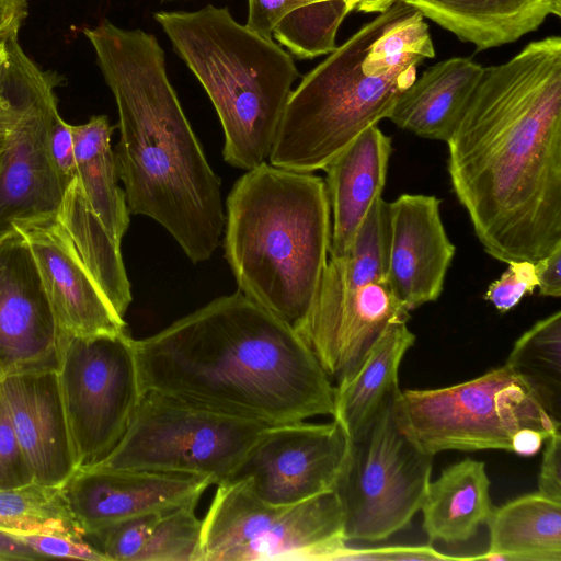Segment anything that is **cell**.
<instances>
[{
    "instance_id": "cell-4",
    "label": "cell",
    "mask_w": 561,
    "mask_h": 561,
    "mask_svg": "<svg viewBox=\"0 0 561 561\" xmlns=\"http://www.w3.org/2000/svg\"><path fill=\"white\" fill-rule=\"evenodd\" d=\"M435 56L424 16L402 0L380 12L305 75L288 99L268 156L314 172L363 130L388 118L416 68Z\"/></svg>"
},
{
    "instance_id": "cell-18",
    "label": "cell",
    "mask_w": 561,
    "mask_h": 561,
    "mask_svg": "<svg viewBox=\"0 0 561 561\" xmlns=\"http://www.w3.org/2000/svg\"><path fill=\"white\" fill-rule=\"evenodd\" d=\"M440 204L435 195L408 193L389 203L387 283L409 311L439 298L456 253Z\"/></svg>"
},
{
    "instance_id": "cell-38",
    "label": "cell",
    "mask_w": 561,
    "mask_h": 561,
    "mask_svg": "<svg viewBox=\"0 0 561 561\" xmlns=\"http://www.w3.org/2000/svg\"><path fill=\"white\" fill-rule=\"evenodd\" d=\"M472 560V557H455L438 552L430 545L425 546H390L354 549L346 547L340 560Z\"/></svg>"
},
{
    "instance_id": "cell-31",
    "label": "cell",
    "mask_w": 561,
    "mask_h": 561,
    "mask_svg": "<svg viewBox=\"0 0 561 561\" xmlns=\"http://www.w3.org/2000/svg\"><path fill=\"white\" fill-rule=\"evenodd\" d=\"M305 11L293 20H282L273 31V38L291 55L310 59L335 49L337 30L352 11L345 0H300Z\"/></svg>"
},
{
    "instance_id": "cell-21",
    "label": "cell",
    "mask_w": 561,
    "mask_h": 561,
    "mask_svg": "<svg viewBox=\"0 0 561 561\" xmlns=\"http://www.w3.org/2000/svg\"><path fill=\"white\" fill-rule=\"evenodd\" d=\"M414 341L407 322L392 321L336 378L332 417L348 443L364 435L400 391L399 367Z\"/></svg>"
},
{
    "instance_id": "cell-45",
    "label": "cell",
    "mask_w": 561,
    "mask_h": 561,
    "mask_svg": "<svg viewBox=\"0 0 561 561\" xmlns=\"http://www.w3.org/2000/svg\"><path fill=\"white\" fill-rule=\"evenodd\" d=\"M7 42L0 43V84L10 58Z\"/></svg>"
},
{
    "instance_id": "cell-28",
    "label": "cell",
    "mask_w": 561,
    "mask_h": 561,
    "mask_svg": "<svg viewBox=\"0 0 561 561\" xmlns=\"http://www.w3.org/2000/svg\"><path fill=\"white\" fill-rule=\"evenodd\" d=\"M56 218L114 310L124 318L131 293L121 244L110 237L89 207L78 176L66 187Z\"/></svg>"
},
{
    "instance_id": "cell-42",
    "label": "cell",
    "mask_w": 561,
    "mask_h": 561,
    "mask_svg": "<svg viewBox=\"0 0 561 561\" xmlns=\"http://www.w3.org/2000/svg\"><path fill=\"white\" fill-rule=\"evenodd\" d=\"M44 559L37 552L10 534L0 530V560Z\"/></svg>"
},
{
    "instance_id": "cell-29",
    "label": "cell",
    "mask_w": 561,
    "mask_h": 561,
    "mask_svg": "<svg viewBox=\"0 0 561 561\" xmlns=\"http://www.w3.org/2000/svg\"><path fill=\"white\" fill-rule=\"evenodd\" d=\"M505 365L561 424V311L536 322L516 340Z\"/></svg>"
},
{
    "instance_id": "cell-32",
    "label": "cell",
    "mask_w": 561,
    "mask_h": 561,
    "mask_svg": "<svg viewBox=\"0 0 561 561\" xmlns=\"http://www.w3.org/2000/svg\"><path fill=\"white\" fill-rule=\"evenodd\" d=\"M7 44L10 58L0 84V152L21 117L28 72L33 64L20 46L18 36L8 39Z\"/></svg>"
},
{
    "instance_id": "cell-39",
    "label": "cell",
    "mask_w": 561,
    "mask_h": 561,
    "mask_svg": "<svg viewBox=\"0 0 561 561\" xmlns=\"http://www.w3.org/2000/svg\"><path fill=\"white\" fill-rule=\"evenodd\" d=\"M538 476L539 493L561 502V433L554 432L546 440Z\"/></svg>"
},
{
    "instance_id": "cell-14",
    "label": "cell",
    "mask_w": 561,
    "mask_h": 561,
    "mask_svg": "<svg viewBox=\"0 0 561 561\" xmlns=\"http://www.w3.org/2000/svg\"><path fill=\"white\" fill-rule=\"evenodd\" d=\"M59 329L24 237L0 234V379L57 370Z\"/></svg>"
},
{
    "instance_id": "cell-37",
    "label": "cell",
    "mask_w": 561,
    "mask_h": 561,
    "mask_svg": "<svg viewBox=\"0 0 561 561\" xmlns=\"http://www.w3.org/2000/svg\"><path fill=\"white\" fill-rule=\"evenodd\" d=\"M306 7L300 0H248L245 26L263 37L273 38V31L282 20L297 18Z\"/></svg>"
},
{
    "instance_id": "cell-17",
    "label": "cell",
    "mask_w": 561,
    "mask_h": 561,
    "mask_svg": "<svg viewBox=\"0 0 561 561\" xmlns=\"http://www.w3.org/2000/svg\"><path fill=\"white\" fill-rule=\"evenodd\" d=\"M12 227L30 247L59 332L95 336L128 330L56 217L20 220Z\"/></svg>"
},
{
    "instance_id": "cell-44",
    "label": "cell",
    "mask_w": 561,
    "mask_h": 561,
    "mask_svg": "<svg viewBox=\"0 0 561 561\" xmlns=\"http://www.w3.org/2000/svg\"><path fill=\"white\" fill-rule=\"evenodd\" d=\"M399 0H358L355 9L365 13H380Z\"/></svg>"
},
{
    "instance_id": "cell-34",
    "label": "cell",
    "mask_w": 561,
    "mask_h": 561,
    "mask_svg": "<svg viewBox=\"0 0 561 561\" xmlns=\"http://www.w3.org/2000/svg\"><path fill=\"white\" fill-rule=\"evenodd\" d=\"M2 531L19 539L44 559L68 558L87 561H107L106 558L90 542L85 541L84 538L41 531Z\"/></svg>"
},
{
    "instance_id": "cell-26",
    "label": "cell",
    "mask_w": 561,
    "mask_h": 561,
    "mask_svg": "<svg viewBox=\"0 0 561 561\" xmlns=\"http://www.w3.org/2000/svg\"><path fill=\"white\" fill-rule=\"evenodd\" d=\"M489 549L473 560L561 561V502L530 493L494 507Z\"/></svg>"
},
{
    "instance_id": "cell-47",
    "label": "cell",
    "mask_w": 561,
    "mask_h": 561,
    "mask_svg": "<svg viewBox=\"0 0 561 561\" xmlns=\"http://www.w3.org/2000/svg\"><path fill=\"white\" fill-rule=\"evenodd\" d=\"M1 153V152H0Z\"/></svg>"
},
{
    "instance_id": "cell-22",
    "label": "cell",
    "mask_w": 561,
    "mask_h": 561,
    "mask_svg": "<svg viewBox=\"0 0 561 561\" xmlns=\"http://www.w3.org/2000/svg\"><path fill=\"white\" fill-rule=\"evenodd\" d=\"M459 39L484 50L513 43L561 15V0H402Z\"/></svg>"
},
{
    "instance_id": "cell-2",
    "label": "cell",
    "mask_w": 561,
    "mask_h": 561,
    "mask_svg": "<svg viewBox=\"0 0 561 561\" xmlns=\"http://www.w3.org/2000/svg\"><path fill=\"white\" fill-rule=\"evenodd\" d=\"M135 347L141 393L271 426L333 414L334 386L302 337L240 291Z\"/></svg>"
},
{
    "instance_id": "cell-30",
    "label": "cell",
    "mask_w": 561,
    "mask_h": 561,
    "mask_svg": "<svg viewBox=\"0 0 561 561\" xmlns=\"http://www.w3.org/2000/svg\"><path fill=\"white\" fill-rule=\"evenodd\" d=\"M0 529L41 531L84 538L64 497L61 486L31 482L0 489Z\"/></svg>"
},
{
    "instance_id": "cell-36",
    "label": "cell",
    "mask_w": 561,
    "mask_h": 561,
    "mask_svg": "<svg viewBox=\"0 0 561 561\" xmlns=\"http://www.w3.org/2000/svg\"><path fill=\"white\" fill-rule=\"evenodd\" d=\"M47 148L51 163L66 190L77 176L75 140L71 125L56 110L47 126Z\"/></svg>"
},
{
    "instance_id": "cell-46",
    "label": "cell",
    "mask_w": 561,
    "mask_h": 561,
    "mask_svg": "<svg viewBox=\"0 0 561 561\" xmlns=\"http://www.w3.org/2000/svg\"><path fill=\"white\" fill-rule=\"evenodd\" d=\"M345 1L348 2V4L352 7V9H355L356 3L358 2V0H345Z\"/></svg>"
},
{
    "instance_id": "cell-40",
    "label": "cell",
    "mask_w": 561,
    "mask_h": 561,
    "mask_svg": "<svg viewBox=\"0 0 561 561\" xmlns=\"http://www.w3.org/2000/svg\"><path fill=\"white\" fill-rule=\"evenodd\" d=\"M539 295L559 298L561 296V244L535 261Z\"/></svg>"
},
{
    "instance_id": "cell-10",
    "label": "cell",
    "mask_w": 561,
    "mask_h": 561,
    "mask_svg": "<svg viewBox=\"0 0 561 561\" xmlns=\"http://www.w3.org/2000/svg\"><path fill=\"white\" fill-rule=\"evenodd\" d=\"M396 397L364 435L348 443L334 485L347 541H379L405 528L420 511L431 481L434 456L402 428Z\"/></svg>"
},
{
    "instance_id": "cell-20",
    "label": "cell",
    "mask_w": 561,
    "mask_h": 561,
    "mask_svg": "<svg viewBox=\"0 0 561 561\" xmlns=\"http://www.w3.org/2000/svg\"><path fill=\"white\" fill-rule=\"evenodd\" d=\"M392 139L378 125L363 130L324 168L331 208L329 255L345 256L385 188Z\"/></svg>"
},
{
    "instance_id": "cell-24",
    "label": "cell",
    "mask_w": 561,
    "mask_h": 561,
    "mask_svg": "<svg viewBox=\"0 0 561 561\" xmlns=\"http://www.w3.org/2000/svg\"><path fill=\"white\" fill-rule=\"evenodd\" d=\"M196 505L129 518L88 537L107 561H202Z\"/></svg>"
},
{
    "instance_id": "cell-9",
    "label": "cell",
    "mask_w": 561,
    "mask_h": 561,
    "mask_svg": "<svg viewBox=\"0 0 561 561\" xmlns=\"http://www.w3.org/2000/svg\"><path fill=\"white\" fill-rule=\"evenodd\" d=\"M268 426L146 391L119 443L92 467L195 474L218 485Z\"/></svg>"
},
{
    "instance_id": "cell-5",
    "label": "cell",
    "mask_w": 561,
    "mask_h": 561,
    "mask_svg": "<svg viewBox=\"0 0 561 561\" xmlns=\"http://www.w3.org/2000/svg\"><path fill=\"white\" fill-rule=\"evenodd\" d=\"M226 205L225 254L239 291L297 331L329 257L325 182L265 161L234 183Z\"/></svg>"
},
{
    "instance_id": "cell-23",
    "label": "cell",
    "mask_w": 561,
    "mask_h": 561,
    "mask_svg": "<svg viewBox=\"0 0 561 561\" xmlns=\"http://www.w3.org/2000/svg\"><path fill=\"white\" fill-rule=\"evenodd\" d=\"M482 71L481 65L467 57L439 61L401 93L388 118L419 137L446 142Z\"/></svg>"
},
{
    "instance_id": "cell-13",
    "label": "cell",
    "mask_w": 561,
    "mask_h": 561,
    "mask_svg": "<svg viewBox=\"0 0 561 561\" xmlns=\"http://www.w3.org/2000/svg\"><path fill=\"white\" fill-rule=\"evenodd\" d=\"M61 77L34 61L23 111L0 153V234L20 220L56 217L65 187L47 148V126L58 110L55 88Z\"/></svg>"
},
{
    "instance_id": "cell-19",
    "label": "cell",
    "mask_w": 561,
    "mask_h": 561,
    "mask_svg": "<svg viewBox=\"0 0 561 561\" xmlns=\"http://www.w3.org/2000/svg\"><path fill=\"white\" fill-rule=\"evenodd\" d=\"M0 400L34 481L64 485L78 468L57 370L0 379Z\"/></svg>"
},
{
    "instance_id": "cell-16",
    "label": "cell",
    "mask_w": 561,
    "mask_h": 561,
    "mask_svg": "<svg viewBox=\"0 0 561 561\" xmlns=\"http://www.w3.org/2000/svg\"><path fill=\"white\" fill-rule=\"evenodd\" d=\"M210 485V479L195 474L90 467L77 469L61 491L88 536L129 518L197 504Z\"/></svg>"
},
{
    "instance_id": "cell-12",
    "label": "cell",
    "mask_w": 561,
    "mask_h": 561,
    "mask_svg": "<svg viewBox=\"0 0 561 561\" xmlns=\"http://www.w3.org/2000/svg\"><path fill=\"white\" fill-rule=\"evenodd\" d=\"M347 446L334 420L268 426L226 482L244 481L272 505L295 504L334 489Z\"/></svg>"
},
{
    "instance_id": "cell-33",
    "label": "cell",
    "mask_w": 561,
    "mask_h": 561,
    "mask_svg": "<svg viewBox=\"0 0 561 561\" xmlns=\"http://www.w3.org/2000/svg\"><path fill=\"white\" fill-rule=\"evenodd\" d=\"M507 265L506 271L489 285L485 293V299L502 313L518 305L525 295L533 294L538 285L534 261H511Z\"/></svg>"
},
{
    "instance_id": "cell-8",
    "label": "cell",
    "mask_w": 561,
    "mask_h": 561,
    "mask_svg": "<svg viewBox=\"0 0 561 561\" xmlns=\"http://www.w3.org/2000/svg\"><path fill=\"white\" fill-rule=\"evenodd\" d=\"M202 561L340 560L345 516L334 489L272 505L247 482L217 485L202 519Z\"/></svg>"
},
{
    "instance_id": "cell-35",
    "label": "cell",
    "mask_w": 561,
    "mask_h": 561,
    "mask_svg": "<svg viewBox=\"0 0 561 561\" xmlns=\"http://www.w3.org/2000/svg\"><path fill=\"white\" fill-rule=\"evenodd\" d=\"M31 482H34L32 471L0 400V489L16 488Z\"/></svg>"
},
{
    "instance_id": "cell-3",
    "label": "cell",
    "mask_w": 561,
    "mask_h": 561,
    "mask_svg": "<svg viewBox=\"0 0 561 561\" xmlns=\"http://www.w3.org/2000/svg\"><path fill=\"white\" fill-rule=\"evenodd\" d=\"M118 112V178L135 215L161 225L198 263L217 250L226 216L210 168L167 73L157 37L108 20L83 31Z\"/></svg>"
},
{
    "instance_id": "cell-27",
    "label": "cell",
    "mask_w": 561,
    "mask_h": 561,
    "mask_svg": "<svg viewBox=\"0 0 561 561\" xmlns=\"http://www.w3.org/2000/svg\"><path fill=\"white\" fill-rule=\"evenodd\" d=\"M77 176L88 205L110 237L117 243L128 229L130 211L118 173L111 138L114 127L106 115L92 116L87 123L71 125Z\"/></svg>"
},
{
    "instance_id": "cell-6",
    "label": "cell",
    "mask_w": 561,
    "mask_h": 561,
    "mask_svg": "<svg viewBox=\"0 0 561 561\" xmlns=\"http://www.w3.org/2000/svg\"><path fill=\"white\" fill-rule=\"evenodd\" d=\"M153 18L217 112L225 161L245 171L265 162L299 77L291 54L240 24L227 7Z\"/></svg>"
},
{
    "instance_id": "cell-11",
    "label": "cell",
    "mask_w": 561,
    "mask_h": 561,
    "mask_svg": "<svg viewBox=\"0 0 561 561\" xmlns=\"http://www.w3.org/2000/svg\"><path fill=\"white\" fill-rule=\"evenodd\" d=\"M59 387L78 469L103 460L124 436L141 397L135 339L59 332Z\"/></svg>"
},
{
    "instance_id": "cell-25",
    "label": "cell",
    "mask_w": 561,
    "mask_h": 561,
    "mask_svg": "<svg viewBox=\"0 0 561 561\" xmlns=\"http://www.w3.org/2000/svg\"><path fill=\"white\" fill-rule=\"evenodd\" d=\"M485 463L466 458L445 468L428 483L421 511L431 542L461 543L486 524L493 505Z\"/></svg>"
},
{
    "instance_id": "cell-7",
    "label": "cell",
    "mask_w": 561,
    "mask_h": 561,
    "mask_svg": "<svg viewBox=\"0 0 561 561\" xmlns=\"http://www.w3.org/2000/svg\"><path fill=\"white\" fill-rule=\"evenodd\" d=\"M394 410L404 432L427 454L445 450L512 451L514 435L560 431L529 387L505 364L458 385L400 390Z\"/></svg>"
},
{
    "instance_id": "cell-41",
    "label": "cell",
    "mask_w": 561,
    "mask_h": 561,
    "mask_svg": "<svg viewBox=\"0 0 561 561\" xmlns=\"http://www.w3.org/2000/svg\"><path fill=\"white\" fill-rule=\"evenodd\" d=\"M28 14V0H0V43L18 36Z\"/></svg>"
},
{
    "instance_id": "cell-1",
    "label": "cell",
    "mask_w": 561,
    "mask_h": 561,
    "mask_svg": "<svg viewBox=\"0 0 561 561\" xmlns=\"http://www.w3.org/2000/svg\"><path fill=\"white\" fill-rule=\"evenodd\" d=\"M448 146V174L492 257L537 261L561 244V38L483 67Z\"/></svg>"
},
{
    "instance_id": "cell-15",
    "label": "cell",
    "mask_w": 561,
    "mask_h": 561,
    "mask_svg": "<svg viewBox=\"0 0 561 561\" xmlns=\"http://www.w3.org/2000/svg\"><path fill=\"white\" fill-rule=\"evenodd\" d=\"M410 311L387 282L351 287L324 268L314 302L297 333L327 375L336 379L392 321Z\"/></svg>"
},
{
    "instance_id": "cell-43",
    "label": "cell",
    "mask_w": 561,
    "mask_h": 561,
    "mask_svg": "<svg viewBox=\"0 0 561 561\" xmlns=\"http://www.w3.org/2000/svg\"><path fill=\"white\" fill-rule=\"evenodd\" d=\"M547 438L548 436L540 431L523 428L513 437L512 451L519 456H533L540 450Z\"/></svg>"
}]
</instances>
